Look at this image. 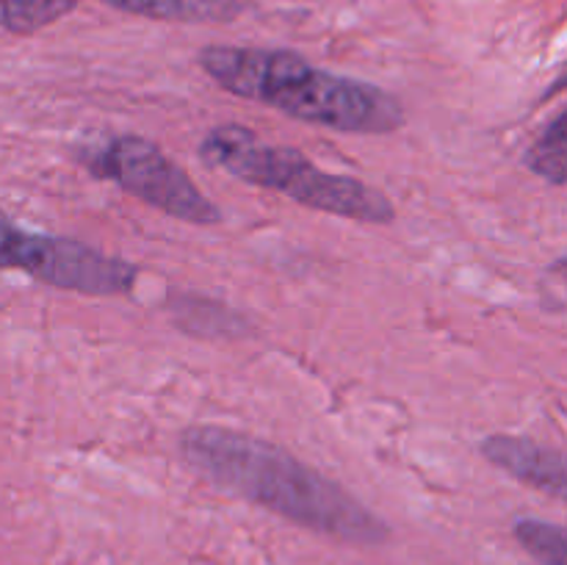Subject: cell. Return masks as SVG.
Instances as JSON below:
<instances>
[{"label":"cell","instance_id":"cell-4","mask_svg":"<svg viewBox=\"0 0 567 565\" xmlns=\"http://www.w3.org/2000/svg\"><path fill=\"white\" fill-rule=\"evenodd\" d=\"M0 269H20L44 286L86 297H114L131 291L138 266L111 258L75 238L28 233L0 219Z\"/></svg>","mask_w":567,"mask_h":565},{"label":"cell","instance_id":"cell-9","mask_svg":"<svg viewBox=\"0 0 567 565\" xmlns=\"http://www.w3.org/2000/svg\"><path fill=\"white\" fill-rule=\"evenodd\" d=\"M526 166L532 172H537L546 181L563 186L567 175V127H565V114H559L551 125L546 127L540 138L532 144L529 155H526Z\"/></svg>","mask_w":567,"mask_h":565},{"label":"cell","instance_id":"cell-2","mask_svg":"<svg viewBox=\"0 0 567 565\" xmlns=\"http://www.w3.org/2000/svg\"><path fill=\"white\" fill-rule=\"evenodd\" d=\"M199 66L236 97L343 133H391L404 125L393 94L374 83L319 70L291 50L205 48Z\"/></svg>","mask_w":567,"mask_h":565},{"label":"cell","instance_id":"cell-10","mask_svg":"<svg viewBox=\"0 0 567 565\" xmlns=\"http://www.w3.org/2000/svg\"><path fill=\"white\" fill-rule=\"evenodd\" d=\"M515 537L540 565H567V541L559 524H548L540 518H520L515 524Z\"/></svg>","mask_w":567,"mask_h":565},{"label":"cell","instance_id":"cell-5","mask_svg":"<svg viewBox=\"0 0 567 565\" xmlns=\"http://www.w3.org/2000/svg\"><path fill=\"white\" fill-rule=\"evenodd\" d=\"M92 172L105 181H114L133 197L144 199L153 208L192 222V225H216L221 210L199 192L197 183L158 150V144L142 136H120L97 150L89 161Z\"/></svg>","mask_w":567,"mask_h":565},{"label":"cell","instance_id":"cell-6","mask_svg":"<svg viewBox=\"0 0 567 565\" xmlns=\"http://www.w3.org/2000/svg\"><path fill=\"white\" fill-rule=\"evenodd\" d=\"M482 454L515 480L540 487L557 499L565 496L567 474L559 449L520 435H491L482 443Z\"/></svg>","mask_w":567,"mask_h":565},{"label":"cell","instance_id":"cell-7","mask_svg":"<svg viewBox=\"0 0 567 565\" xmlns=\"http://www.w3.org/2000/svg\"><path fill=\"white\" fill-rule=\"evenodd\" d=\"M116 11L164 22H227L236 20L244 0H100Z\"/></svg>","mask_w":567,"mask_h":565},{"label":"cell","instance_id":"cell-8","mask_svg":"<svg viewBox=\"0 0 567 565\" xmlns=\"http://www.w3.org/2000/svg\"><path fill=\"white\" fill-rule=\"evenodd\" d=\"M75 6L78 0H0V28L17 37H31L70 14Z\"/></svg>","mask_w":567,"mask_h":565},{"label":"cell","instance_id":"cell-1","mask_svg":"<svg viewBox=\"0 0 567 565\" xmlns=\"http://www.w3.org/2000/svg\"><path fill=\"white\" fill-rule=\"evenodd\" d=\"M186 463L216 487L249 499L282 518L349 543H382L391 530L352 493L286 449L219 424L188 427Z\"/></svg>","mask_w":567,"mask_h":565},{"label":"cell","instance_id":"cell-3","mask_svg":"<svg viewBox=\"0 0 567 565\" xmlns=\"http://www.w3.org/2000/svg\"><path fill=\"white\" fill-rule=\"evenodd\" d=\"M199 155L208 166L225 170L227 175L249 186L282 192L286 197L324 214L371 222V225H388L396 214L391 199L380 188L352 175H332L319 170L299 150L260 142L244 125H219L205 133Z\"/></svg>","mask_w":567,"mask_h":565}]
</instances>
